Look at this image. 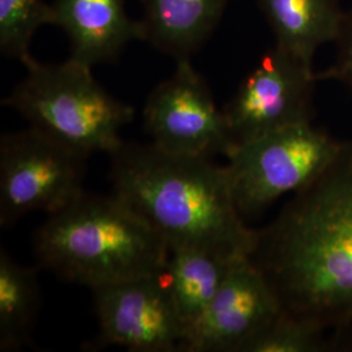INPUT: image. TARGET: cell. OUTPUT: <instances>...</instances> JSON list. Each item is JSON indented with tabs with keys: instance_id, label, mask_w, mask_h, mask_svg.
<instances>
[{
	"instance_id": "6da1fadb",
	"label": "cell",
	"mask_w": 352,
	"mask_h": 352,
	"mask_svg": "<svg viewBox=\"0 0 352 352\" xmlns=\"http://www.w3.org/2000/svg\"><path fill=\"white\" fill-rule=\"evenodd\" d=\"M251 260L285 311L337 336L352 325V141L258 230Z\"/></svg>"
},
{
	"instance_id": "7a4b0ae2",
	"label": "cell",
	"mask_w": 352,
	"mask_h": 352,
	"mask_svg": "<svg viewBox=\"0 0 352 352\" xmlns=\"http://www.w3.org/2000/svg\"><path fill=\"white\" fill-rule=\"evenodd\" d=\"M113 195L173 247H200L231 257L251 256L258 230L245 225L226 166L177 155L154 144L123 142L110 154Z\"/></svg>"
},
{
	"instance_id": "3957f363",
	"label": "cell",
	"mask_w": 352,
	"mask_h": 352,
	"mask_svg": "<svg viewBox=\"0 0 352 352\" xmlns=\"http://www.w3.org/2000/svg\"><path fill=\"white\" fill-rule=\"evenodd\" d=\"M168 245L116 196L84 192L49 214L34 236L38 263L89 289L161 273Z\"/></svg>"
},
{
	"instance_id": "277c9868",
	"label": "cell",
	"mask_w": 352,
	"mask_h": 352,
	"mask_svg": "<svg viewBox=\"0 0 352 352\" xmlns=\"http://www.w3.org/2000/svg\"><path fill=\"white\" fill-rule=\"evenodd\" d=\"M26 76L3 100L30 128L88 158L111 154L135 109L116 100L94 78L91 68L68 59L60 64H26Z\"/></svg>"
},
{
	"instance_id": "5b68a950",
	"label": "cell",
	"mask_w": 352,
	"mask_h": 352,
	"mask_svg": "<svg viewBox=\"0 0 352 352\" xmlns=\"http://www.w3.org/2000/svg\"><path fill=\"white\" fill-rule=\"evenodd\" d=\"M343 144L308 122L234 146L226 167L241 215L261 213L282 196L308 186L336 160Z\"/></svg>"
},
{
	"instance_id": "8992f818",
	"label": "cell",
	"mask_w": 352,
	"mask_h": 352,
	"mask_svg": "<svg viewBox=\"0 0 352 352\" xmlns=\"http://www.w3.org/2000/svg\"><path fill=\"white\" fill-rule=\"evenodd\" d=\"M34 128L0 140V226L10 228L32 212L55 213L84 190L85 161Z\"/></svg>"
},
{
	"instance_id": "52a82bcc",
	"label": "cell",
	"mask_w": 352,
	"mask_h": 352,
	"mask_svg": "<svg viewBox=\"0 0 352 352\" xmlns=\"http://www.w3.org/2000/svg\"><path fill=\"white\" fill-rule=\"evenodd\" d=\"M317 82L314 65L278 46L267 51L222 109L231 146L312 122Z\"/></svg>"
},
{
	"instance_id": "ba28073f",
	"label": "cell",
	"mask_w": 352,
	"mask_h": 352,
	"mask_svg": "<svg viewBox=\"0 0 352 352\" xmlns=\"http://www.w3.org/2000/svg\"><path fill=\"white\" fill-rule=\"evenodd\" d=\"M151 144L161 151L190 157H227L231 141L222 109L190 60L176 63L171 77L158 84L144 107Z\"/></svg>"
},
{
	"instance_id": "9c48e42d",
	"label": "cell",
	"mask_w": 352,
	"mask_h": 352,
	"mask_svg": "<svg viewBox=\"0 0 352 352\" xmlns=\"http://www.w3.org/2000/svg\"><path fill=\"white\" fill-rule=\"evenodd\" d=\"M164 272L91 289L100 325L97 349L180 351L184 327Z\"/></svg>"
},
{
	"instance_id": "30bf717a",
	"label": "cell",
	"mask_w": 352,
	"mask_h": 352,
	"mask_svg": "<svg viewBox=\"0 0 352 352\" xmlns=\"http://www.w3.org/2000/svg\"><path fill=\"white\" fill-rule=\"evenodd\" d=\"M283 307L251 257L232 266L200 318L182 342L183 352H243Z\"/></svg>"
},
{
	"instance_id": "8fae6325",
	"label": "cell",
	"mask_w": 352,
	"mask_h": 352,
	"mask_svg": "<svg viewBox=\"0 0 352 352\" xmlns=\"http://www.w3.org/2000/svg\"><path fill=\"white\" fill-rule=\"evenodd\" d=\"M52 25L62 28L71 59L90 68L115 62L133 41H145L141 20L126 11V0H54Z\"/></svg>"
},
{
	"instance_id": "7c38bea8",
	"label": "cell",
	"mask_w": 352,
	"mask_h": 352,
	"mask_svg": "<svg viewBox=\"0 0 352 352\" xmlns=\"http://www.w3.org/2000/svg\"><path fill=\"white\" fill-rule=\"evenodd\" d=\"M230 0H142L145 41L177 62L190 60L219 24Z\"/></svg>"
},
{
	"instance_id": "4fadbf2b",
	"label": "cell",
	"mask_w": 352,
	"mask_h": 352,
	"mask_svg": "<svg viewBox=\"0 0 352 352\" xmlns=\"http://www.w3.org/2000/svg\"><path fill=\"white\" fill-rule=\"evenodd\" d=\"M276 46L311 64L320 47L337 41L346 12L340 0H256Z\"/></svg>"
},
{
	"instance_id": "5bb4252c",
	"label": "cell",
	"mask_w": 352,
	"mask_h": 352,
	"mask_svg": "<svg viewBox=\"0 0 352 352\" xmlns=\"http://www.w3.org/2000/svg\"><path fill=\"white\" fill-rule=\"evenodd\" d=\"M168 251L164 277L186 336L212 302L232 266L240 258L251 256L231 257L189 245L173 247Z\"/></svg>"
},
{
	"instance_id": "9a60e30c",
	"label": "cell",
	"mask_w": 352,
	"mask_h": 352,
	"mask_svg": "<svg viewBox=\"0 0 352 352\" xmlns=\"http://www.w3.org/2000/svg\"><path fill=\"white\" fill-rule=\"evenodd\" d=\"M41 305L37 272L0 252V351H19L32 342Z\"/></svg>"
},
{
	"instance_id": "2e32d148",
	"label": "cell",
	"mask_w": 352,
	"mask_h": 352,
	"mask_svg": "<svg viewBox=\"0 0 352 352\" xmlns=\"http://www.w3.org/2000/svg\"><path fill=\"white\" fill-rule=\"evenodd\" d=\"M330 330L315 320L282 312L252 338L243 352H321L337 342L329 340Z\"/></svg>"
},
{
	"instance_id": "e0dca14e",
	"label": "cell",
	"mask_w": 352,
	"mask_h": 352,
	"mask_svg": "<svg viewBox=\"0 0 352 352\" xmlns=\"http://www.w3.org/2000/svg\"><path fill=\"white\" fill-rule=\"evenodd\" d=\"M52 6L45 0H0V51L26 65L30 43L41 26L52 25Z\"/></svg>"
},
{
	"instance_id": "ac0fdd59",
	"label": "cell",
	"mask_w": 352,
	"mask_h": 352,
	"mask_svg": "<svg viewBox=\"0 0 352 352\" xmlns=\"http://www.w3.org/2000/svg\"><path fill=\"white\" fill-rule=\"evenodd\" d=\"M336 45L334 62L325 71L316 72L317 81H337L352 90V8L344 14Z\"/></svg>"
}]
</instances>
